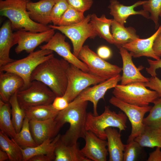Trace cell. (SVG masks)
Masks as SVG:
<instances>
[{
	"label": "cell",
	"mask_w": 161,
	"mask_h": 161,
	"mask_svg": "<svg viewBox=\"0 0 161 161\" xmlns=\"http://www.w3.org/2000/svg\"><path fill=\"white\" fill-rule=\"evenodd\" d=\"M142 147L134 140L126 145L123 154V161H134L142 152Z\"/></svg>",
	"instance_id": "cell-37"
},
{
	"label": "cell",
	"mask_w": 161,
	"mask_h": 161,
	"mask_svg": "<svg viewBox=\"0 0 161 161\" xmlns=\"http://www.w3.org/2000/svg\"><path fill=\"white\" fill-rule=\"evenodd\" d=\"M52 50L41 49L30 53L26 57L0 67V72L15 73L21 77L24 82L23 89L30 85L31 75L33 71L40 64L54 56Z\"/></svg>",
	"instance_id": "cell-5"
},
{
	"label": "cell",
	"mask_w": 161,
	"mask_h": 161,
	"mask_svg": "<svg viewBox=\"0 0 161 161\" xmlns=\"http://www.w3.org/2000/svg\"><path fill=\"white\" fill-rule=\"evenodd\" d=\"M112 94L123 102L140 106H148L160 97L156 91L147 89L144 83L140 82L126 85L117 84Z\"/></svg>",
	"instance_id": "cell-6"
},
{
	"label": "cell",
	"mask_w": 161,
	"mask_h": 161,
	"mask_svg": "<svg viewBox=\"0 0 161 161\" xmlns=\"http://www.w3.org/2000/svg\"><path fill=\"white\" fill-rule=\"evenodd\" d=\"M160 32L161 24L156 31L149 38L145 39L137 38L123 45L122 47L129 51L132 56L134 58L145 56L159 60L160 58L155 55L153 47L156 38Z\"/></svg>",
	"instance_id": "cell-17"
},
{
	"label": "cell",
	"mask_w": 161,
	"mask_h": 161,
	"mask_svg": "<svg viewBox=\"0 0 161 161\" xmlns=\"http://www.w3.org/2000/svg\"><path fill=\"white\" fill-rule=\"evenodd\" d=\"M145 1H140L130 6H125L120 4L117 0H110L108 8L110 14L113 19L120 24L124 25L128 17L132 15H139L146 18H150L149 12L143 10L139 11L134 10L135 7L142 5Z\"/></svg>",
	"instance_id": "cell-19"
},
{
	"label": "cell",
	"mask_w": 161,
	"mask_h": 161,
	"mask_svg": "<svg viewBox=\"0 0 161 161\" xmlns=\"http://www.w3.org/2000/svg\"><path fill=\"white\" fill-rule=\"evenodd\" d=\"M17 92L11 97L9 101L11 107L12 121L17 133L21 130L25 117L24 109L20 106L17 100Z\"/></svg>",
	"instance_id": "cell-33"
},
{
	"label": "cell",
	"mask_w": 161,
	"mask_h": 161,
	"mask_svg": "<svg viewBox=\"0 0 161 161\" xmlns=\"http://www.w3.org/2000/svg\"><path fill=\"white\" fill-rule=\"evenodd\" d=\"M144 84L146 87L156 91L161 97V80L157 76H151L149 78L148 81Z\"/></svg>",
	"instance_id": "cell-40"
},
{
	"label": "cell",
	"mask_w": 161,
	"mask_h": 161,
	"mask_svg": "<svg viewBox=\"0 0 161 161\" xmlns=\"http://www.w3.org/2000/svg\"><path fill=\"white\" fill-rule=\"evenodd\" d=\"M69 6L67 0H55L51 14V19L54 25L57 26L64 13Z\"/></svg>",
	"instance_id": "cell-38"
},
{
	"label": "cell",
	"mask_w": 161,
	"mask_h": 161,
	"mask_svg": "<svg viewBox=\"0 0 161 161\" xmlns=\"http://www.w3.org/2000/svg\"><path fill=\"white\" fill-rule=\"evenodd\" d=\"M54 159L51 157L45 154H40L35 156L28 161H54Z\"/></svg>",
	"instance_id": "cell-46"
},
{
	"label": "cell",
	"mask_w": 161,
	"mask_h": 161,
	"mask_svg": "<svg viewBox=\"0 0 161 161\" xmlns=\"http://www.w3.org/2000/svg\"><path fill=\"white\" fill-rule=\"evenodd\" d=\"M97 54L100 58L105 60L108 59L111 57L112 52L111 50L109 47L102 46L97 49Z\"/></svg>",
	"instance_id": "cell-43"
},
{
	"label": "cell",
	"mask_w": 161,
	"mask_h": 161,
	"mask_svg": "<svg viewBox=\"0 0 161 161\" xmlns=\"http://www.w3.org/2000/svg\"><path fill=\"white\" fill-rule=\"evenodd\" d=\"M69 103L66 99L63 96L56 97L52 104L56 110L61 111L67 108Z\"/></svg>",
	"instance_id": "cell-42"
},
{
	"label": "cell",
	"mask_w": 161,
	"mask_h": 161,
	"mask_svg": "<svg viewBox=\"0 0 161 161\" xmlns=\"http://www.w3.org/2000/svg\"><path fill=\"white\" fill-rule=\"evenodd\" d=\"M85 18L84 12L69 6L61 17L57 26H66L73 25L80 23Z\"/></svg>",
	"instance_id": "cell-35"
},
{
	"label": "cell",
	"mask_w": 161,
	"mask_h": 161,
	"mask_svg": "<svg viewBox=\"0 0 161 161\" xmlns=\"http://www.w3.org/2000/svg\"><path fill=\"white\" fill-rule=\"evenodd\" d=\"M88 103V101H86L69 105L66 109L60 111L55 118L59 131L65 123L69 124V129L60 136V140L64 143L75 144L78 143L79 138L84 139Z\"/></svg>",
	"instance_id": "cell-2"
},
{
	"label": "cell",
	"mask_w": 161,
	"mask_h": 161,
	"mask_svg": "<svg viewBox=\"0 0 161 161\" xmlns=\"http://www.w3.org/2000/svg\"><path fill=\"white\" fill-rule=\"evenodd\" d=\"M134 140L142 147L161 148V128L145 126L143 132Z\"/></svg>",
	"instance_id": "cell-28"
},
{
	"label": "cell",
	"mask_w": 161,
	"mask_h": 161,
	"mask_svg": "<svg viewBox=\"0 0 161 161\" xmlns=\"http://www.w3.org/2000/svg\"><path fill=\"white\" fill-rule=\"evenodd\" d=\"M84 146L80 150L86 158L93 161H106L109 154L107 142L98 137L93 132L86 131Z\"/></svg>",
	"instance_id": "cell-15"
},
{
	"label": "cell",
	"mask_w": 161,
	"mask_h": 161,
	"mask_svg": "<svg viewBox=\"0 0 161 161\" xmlns=\"http://www.w3.org/2000/svg\"><path fill=\"white\" fill-rule=\"evenodd\" d=\"M120 74L91 87H88L83 91L72 102L69 103L73 105L79 103L89 101L93 104V114L97 116V105L99 100L104 99L106 93L109 89L114 88L121 80Z\"/></svg>",
	"instance_id": "cell-13"
},
{
	"label": "cell",
	"mask_w": 161,
	"mask_h": 161,
	"mask_svg": "<svg viewBox=\"0 0 161 161\" xmlns=\"http://www.w3.org/2000/svg\"><path fill=\"white\" fill-rule=\"evenodd\" d=\"M11 106L0 99V129L11 138H14L17 133L11 119Z\"/></svg>",
	"instance_id": "cell-30"
},
{
	"label": "cell",
	"mask_w": 161,
	"mask_h": 161,
	"mask_svg": "<svg viewBox=\"0 0 161 161\" xmlns=\"http://www.w3.org/2000/svg\"><path fill=\"white\" fill-rule=\"evenodd\" d=\"M161 148L156 147L155 150L150 153L147 161H161Z\"/></svg>",
	"instance_id": "cell-45"
},
{
	"label": "cell",
	"mask_w": 161,
	"mask_h": 161,
	"mask_svg": "<svg viewBox=\"0 0 161 161\" xmlns=\"http://www.w3.org/2000/svg\"><path fill=\"white\" fill-rule=\"evenodd\" d=\"M160 17H161V14H160Z\"/></svg>",
	"instance_id": "cell-48"
},
{
	"label": "cell",
	"mask_w": 161,
	"mask_h": 161,
	"mask_svg": "<svg viewBox=\"0 0 161 161\" xmlns=\"http://www.w3.org/2000/svg\"><path fill=\"white\" fill-rule=\"evenodd\" d=\"M30 0H0L1 15L10 21L13 30H23L35 32H42L51 28L32 20L27 9Z\"/></svg>",
	"instance_id": "cell-3"
},
{
	"label": "cell",
	"mask_w": 161,
	"mask_h": 161,
	"mask_svg": "<svg viewBox=\"0 0 161 161\" xmlns=\"http://www.w3.org/2000/svg\"><path fill=\"white\" fill-rule=\"evenodd\" d=\"M7 160H9L7 154L5 151L0 149V161H4Z\"/></svg>",
	"instance_id": "cell-47"
},
{
	"label": "cell",
	"mask_w": 161,
	"mask_h": 161,
	"mask_svg": "<svg viewBox=\"0 0 161 161\" xmlns=\"http://www.w3.org/2000/svg\"><path fill=\"white\" fill-rule=\"evenodd\" d=\"M67 88L63 96L69 103L89 86L105 81L89 72H84L71 64H69L67 69Z\"/></svg>",
	"instance_id": "cell-8"
},
{
	"label": "cell",
	"mask_w": 161,
	"mask_h": 161,
	"mask_svg": "<svg viewBox=\"0 0 161 161\" xmlns=\"http://www.w3.org/2000/svg\"><path fill=\"white\" fill-rule=\"evenodd\" d=\"M77 57L88 66L89 72L105 80L120 74L122 68L100 58L88 45L83 46Z\"/></svg>",
	"instance_id": "cell-9"
},
{
	"label": "cell",
	"mask_w": 161,
	"mask_h": 161,
	"mask_svg": "<svg viewBox=\"0 0 161 161\" xmlns=\"http://www.w3.org/2000/svg\"><path fill=\"white\" fill-rule=\"evenodd\" d=\"M69 6L84 12L89 10L93 3V0H67Z\"/></svg>",
	"instance_id": "cell-39"
},
{
	"label": "cell",
	"mask_w": 161,
	"mask_h": 161,
	"mask_svg": "<svg viewBox=\"0 0 161 161\" xmlns=\"http://www.w3.org/2000/svg\"><path fill=\"white\" fill-rule=\"evenodd\" d=\"M148 115L144 118L143 123L145 126L161 128V97L153 103Z\"/></svg>",
	"instance_id": "cell-34"
},
{
	"label": "cell",
	"mask_w": 161,
	"mask_h": 161,
	"mask_svg": "<svg viewBox=\"0 0 161 161\" xmlns=\"http://www.w3.org/2000/svg\"><path fill=\"white\" fill-rule=\"evenodd\" d=\"M113 19L107 18L104 14L98 17L96 14L91 15L90 22L97 35L111 44H113L112 35L110 31V27Z\"/></svg>",
	"instance_id": "cell-29"
},
{
	"label": "cell",
	"mask_w": 161,
	"mask_h": 161,
	"mask_svg": "<svg viewBox=\"0 0 161 161\" xmlns=\"http://www.w3.org/2000/svg\"><path fill=\"white\" fill-rule=\"evenodd\" d=\"M17 96L20 106L24 109L52 104L56 97L48 86L37 80L31 81L28 87L18 91Z\"/></svg>",
	"instance_id": "cell-7"
},
{
	"label": "cell",
	"mask_w": 161,
	"mask_h": 161,
	"mask_svg": "<svg viewBox=\"0 0 161 161\" xmlns=\"http://www.w3.org/2000/svg\"><path fill=\"white\" fill-rule=\"evenodd\" d=\"M127 117L120 111L117 113L112 111L109 106H106L104 112L100 115H94L91 112L87 113L85 123L86 131H90L100 139L106 140V129L108 127L118 129L120 132L127 128Z\"/></svg>",
	"instance_id": "cell-4"
},
{
	"label": "cell",
	"mask_w": 161,
	"mask_h": 161,
	"mask_svg": "<svg viewBox=\"0 0 161 161\" xmlns=\"http://www.w3.org/2000/svg\"><path fill=\"white\" fill-rule=\"evenodd\" d=\"M0 149L8 154L10 161H23V156L20 146L12 138L0 131Z\"/></svg>",
	"instance_id": "cell-31"
},
{
	"label": "cell",
	"mask_w": 161,
	"mask_h": 161,
	"mask_svg": "<svg viewBox=\"0 0 161 161\" xmlns=\"http://www.w3.org/2000/svg\"><path fill=\"white\" fill-rule=\"evenodd\" d=\"M54 119L43 121L29 120V127L32 137L37 145L49 139L54 138L59 130Z\"/></svg>",
	"instance_id": "cell-18"
},
{
	"label": "cell",
	"mask_w": 161,
	"mask_h": 161,
	"mask_svg": "<svg viewBox=\"0 0 161 161\" xmlns=\"http://www.w3.org/2000/svg\"><path fill=\"white\" fill-rule=\"evenodd\" d=\"M119 49L123 63L121 85H126L135 82H148L149 78L144 76L140 72L143 67L141 66L137 68L136 66L132 60V57L126 49L122 47Z\"/></svg>",
	"instance_id": "cell-16"
},
{
	"label": "cell",
	"mask_w": 161,
	"mask_h": 161,
	"mask_svg": "<svg viewBox=\"0 0 161 161\" xmlns=\"http://www.w3.org/2000/svg\"><path fill=\"white\" fill-rule=\"evenodd\" d=\"M29 120L26 117L20 131L12 138L22 148L34 147L37 145L32 136L29 127Z\"/></svg>",
	"instance_id": "cell-32"
},
{
	"label": "cell",
	"mask_w": 161,
	"mask_h": 161,
	"mask_svg": "<svg viewBox=\"0 0 161 161\" xmlns=\"http://www.w3.org/2000/svg\"><path fill=\"white\" fill-rule=\"evenodd\" d=\"M24 109L25 117L30 120L43 121L54 119L60 111L52 104L31 107Z\"/></svg>",
	"instance_id": "cell-27"
},
{
	"label": "cell",
	"mask_w": 161,
	"mask_h": 161,
	"mask_svg": "<svg viewBox=\"0 0 161 161\" xmlns=\"http://www.w3.org/2000/svg\"><path fill=\"white\" fill-rule=\"evenodd\" d=\"M147 61L149 66L146 68L147 72L151 77L156 76V70L159 68L161 69V59L155 60L148 59Z\"/></svg>",
	"instance_id": "cell-41"
},
{
	"label": "cell",
	"mask_w": 161,
	"mask_h": 161,
	"mask_svg": "<svg viewBox=\"0 0 161 161\" xmlns=\"http://www.w3.org/2000/svg\"><path fill=\"white\" fill-rule=\"evenodd\" d=\"M70 64L63 58L53 56L38 65L31 75V81L42 82L55 94L63 96L68 83L67 71Z\"/></svg>",
	"instance_id": "cell-1"
},
{
	"label": "cell",
	"mask_w": 161,
	"mask_h": 161,
	"mask_svg": "<svg viewBox=\"0 0 161 161\" xmlns=\"http://www.w3.org/2000/svg\"><path fill=\"white\" fill-rule=\"evenodd\" d=\"M66 38L64 35L57 32L47 44L40 46L39 47L41 49H49L54 51L70 64L84 72H89L87 66L71 52L70 45L65 41Z\"/></svg>",
	"instance_id": "cell-14"
},
{
	"label": "cell",
	"mask_w": 161,
	"mask_h": 161,
	"mask_svg": "<svg viewBox=\"0 0 161 161\" xmlns=\"http://www.w3.org/2000/svg\"><path fill=\"white\" fill-rule=\"evenodd\" d=\"M107 139L109 161H123V154L126 145L123 143L120 132L114 127L105 130Z\"/></svg>",
	"instance_id": "cell-24"
},
{
	"label": "cell",
	"mask_w": 161,
	"mask_h": 161,
	"mask_svg": "<svg viewBox=\"0 0 161 161\" xmlns=\"http://www.w3.org/2000/svg\"><path fill=\"white\" fill-rule=\"evenodd\" d=\"M142 5L143 10L150 13V18L154 22L156 29H158L159 16L161 13V0L145 1Z\"/></svg>",
	"instance_id": "cell-36"
},
{
	"label": "cell",
	"mask_w": 161,
	"mask_h": 161,
	"mask_svg": "<svg viewBox=\"0 0 161 161\" xmlns=\"http://www.w3.org/2000/svg\"><path fill=\"white\" fill-rule=\"evenodd\" d=\"M153 48L155 55L161 57V32L157 36L154 43Z\"/></svg>",
	"instance_id": "cell-44"
},
{
	"label": "cell",
	"mask_w": 161,
	"mask_h": 161,
	"mask_svg": "<svg viewBox=\"0 0 161 161\" xmlns=\"http://www.w3.org/2000/svg\"><path fill=\"white\" fill-rule=\"evenodd\" d=\"M54 154V161H91L82 153L78 143L66 144L60 139L55 147Z\"/></svg>",
	"instance_id": "cell-23"
},
{
	"label": "cell",
	"mask_w": 161,
	"mask_h": 161,
	"mask_svg": "<svg viewBox=\"0 0 161 161\" xmlns=\"http://www.w3.org/2000/svg\"><path fill=\"white\" fill-rule=\"evenodd\" d=\"M111 27L113 44L119 49L123 45L139 38L134 28L125 27L114 19Z\"/></svg>",
	"instance_id": "cell-25"
},
{
	"label": "cell",
	"mask_w": 161,
	"mask_h": 161,
	"mask_svg": "<svg viewBox=\"0 0 161 161\" xmlns=\"http://www.w3.org/2000/svg\"><path fill=\"white\" fill-rule=\"evenodd\" d=\"M55 29L51 28L42 32H35L20 30L13 33L15 49L17 54L24 51L28 53L34 51L35 49L44 42H47L55 34Z\"/></svg>",
	"instance_id": "cell-12"
},
{
	"label": "cell",
	"mask_w": 161,
	"mask_h": 161,
	"mask_svg": "<svg viewBox=\"0 0 161 161\" xmlns=\"http://www.w3.org/2000/svg\"><path fill=\"white\" fill-rule=\"evenodd\" d=\"M24 85L23 79L14 73L0 72V98L5 103H9L11 97L22 89Z\"/></svg>",
	"instance_id": "cell-20"
},
{
	"label": "cell",
	"mask_w": 161,
	"mask_h": 161,
	"mask_svg": "<svg viewBox=\"0 0 161 161\" xmlns=\"http://www.w3.org/2000/svg\"><path fill=\"white\" fill-rule=\"evenodd\" d=\"M91 15L88 14L80 23L69 26L49 25V27L61 32L71 40L73 54L77 57L83 44L88 38H94L97 35L90 22Z\"/></svg>",
	"instance_id": "cell-10"
},
{
	"label": "cell",
	"mask_w": 161,
	"mask_h": 161,
	"mask_svg": "<svg viewBox=\"0 0 161 161\" xmlns=\"http://www.w3.org/2000/svg\"><path fill=\"white\" fill-rule=\"evenodd\" d=\"M10 21L4 22L0 29V67L13 62L10 58V50L14 45L13 33Z\"/></svg>",
	"instance_id": "cell-22"
},
{
	"label": "cell",
	"mask_w": 161,
	"mask_h": 161,
	"mask_svg": "<svg viewBox=\"0 0 161 161\" xmlns=\"http://www.w3.org/2000/svg\"><path fill=\"white\" fill-rule=\"evenodd\" d=\"M55 3V0H40L37 2L30 1L27 9L30 18L40 24L47 25L52 23L51 14Z\"/></svg>",
	"instance_id": "cell-21"
},
{
	"label": "cell",
	"mask_w": 161,
	"mask_h": 161,
	"mask_svg": "<svg viewBox=\"0 0 161 161\" xmlns=\"http://www.w3.org/2000/svg\"><path fill=\"white\" fill-rule=\"evenodd\" d=\"M60 136V134H58L54 138L46 140L35 147L22 148L20 146L22 154L23 161H28L32 157L40 154L49 156L53 158L54 160L55 149Z\"/></svg>",
	"instance_id": "cell-26"
},
{
	"label": "cell",
	"mask_w": 161,
	"mask_h": 161,
	"mask_svg": "<svg viewBox=\"0 0 161 161\" xmlns=\"http://www.w3.org/2000/svg\"><path fill=\"white\" fill-rule=\"evenodd\" d=\"M109 102L122 111L128 118L131 124V134L127 140V143L134 140L144 131L145 126L143 120L145 114L149 112L152 106H140L130 104L112 96Z\"/></svg>",
	"instance_id": "cell-11"
}]
</instances>
